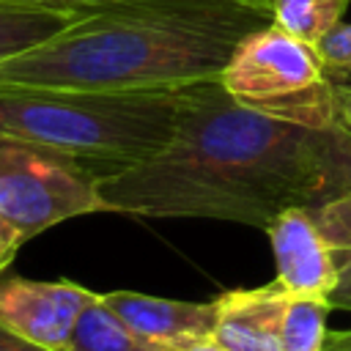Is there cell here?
I'll return each mask as SVG.
<instances>
[{
	"label": "cell",
	"instance_id": "6da1fadb",
	"mask_svg": "<svg viewBox=\"0 0 351 351\" xmlns=\"http://www.w3.org/2000/svg\"><path fill=\"white\" fill-rule=\"evenodd\" d=\"M104 211L206 217L266 230L285 208L324 203L318 129L239 104L219 80L181 88L170 143L148 162L96 181Z\"/></svg>",
	"mask_w": 351,
	"mask_h": 351
},
{
	"label": "cell",
	"instance_id": "7a4b0ae2",
	"mask_svg": "<svg viewBox=\"0 0 351 351\" xmlns=\"http://www.w3.org/2000/svg\"><path fill=\"white\" fill-rule=\"evenodd\" d=\"M271 25L255 0H112L0 60V88L176 90L219 80L233 49Z\"/></svg>",
	"mask_w": 351,
	"mask_h": 351
},
{
	"label": "cell",
	"instance_id": "3957f363",
	"mask_svg": "<svg viewBox=\"0 0 351 351\" xmlns=\"http://www.w3.org/2000/svg\"><path fill=\"white\" fill-rule=\"evenodd\" d=\"M178 110L181 88H0V137L55 154L99 181L156 156L176 132Z\"/></svg>",
	"mask_w": 351,
	"mask_h": 351
},
{
	"label": "cell",
	"instance_id": "277c9868",
	"mask_svg": "<svg viewBox=\"0 0 351 351\" xmlns=\"http://www.w3.org/2000/svg\"><path fill=\"white\" fill-rule=\"evenodd\" d=\"M222 88L244 107L307 129L337 123L332 77L315 44L269 25L250 33L219 74Z\"/></svg>",
	"mask_w": 351,
	"mask_h": 351
},
{
	"label": "cell",
	"instance_id": "5b68a950",
	"mask_svg": "<svg viewBox=\"0 0 351 351\" xmlns=\"http://www.w3.org/2000/svg\"><path fill=\"white\" fill-rule=\"evenodd\" d=\"M93 211H104L93 176L55 154L0 137V219L22 244Z\"/></svg>",
	"mask_w": 351,
	"mask_h": 351
},
{
	"label": "cell",
	"instance_id": "8992f818",
	"mask_svg": "<svg viewBox=\"0 0 351 351\" xmlns=\"http://www.w3.org/2000/svg\"><path fill=\"white\" fill-rule=\"evenodd\" d=\"M99 293L71 280L0 277V324L52 351H69L74 326Z\"/></svg>",
	"mask_w": 351,
	"mask_h": 351
},
{
	"label": "cell",
	"instance_id": "52a82bcc",
	"mask_svg": "<svg viewBox=\"0 0 351 351\" xmlns=\"http://www.w3.org/2000/svg\"><path fill=\"white\" fill-rule=\"evenodd\" d=\"M266 233L277 263L274 282L288 296L329 302V293L337 282V269L313 214L304 206L285 208L266 225Z\"/></svg>",
	"mask_w": 351,
	"mask_h": 351
},
{
	"label": "cell",
	"instance_id": "ba28073f",
	"mask_svg": "<svg viewBox=\"0 0 351 351\" xmlns=\"http://www.w3.org/2000/svg\"><path fill=\"white\" fill-rule=\"evenodd\" d=\"M101 302L137 335L170 346L176 351H189L214 337L217 326V299L214 302H181L137 291H110Z\"/></svg>",
	"mask_w": 351,
	"mask_h": 351
},
{
	"label": "cell",
	"instance_id": "9c48e42d",
	"mask_svg": "<svg viewBox=\"0 0 351 351\" xmlns=\"http://www.w3.org/2000/svg\"><path fill=\"white\" fill-rule=\"evenodd\" d=\"M288 293L269 282L217 296L214 343L225 351H280V326Z\"/></svg>",
	"mask_w": 351,
	"mask_h": 351
},
{
	"label": "cell",
	"instance_id": "30bf717a",
	"mask_svg": "<svg viewBox=\"0 0 351 351\" xmlns=\"http://www.w3.org/2000/svg\"><path fill=\"white\" fill-rule=\"evenodd\" d=\"M69 351H176L132 332L104 302L101 293L80 315Z\"/></svg>",
	"mask_w": 351,
	"mask_h": 351
},
{
	"label": "cell",
	"instance_id": "8fae6325",
	"mask_svg": "<svg viewBox=\"0 0 351 351\" xmlns=\"http://www.w3.org/2000/svg\"><path fill=\"white\" fill-rule=\"evenodd\" d=\"M80 11L41 8V5H19L0 3V60L14 58L49 36L60 33L66 25L77 19Z\"/></svg>",
	"mask_w": 351,
	"mask_h": 351
},
{
	"label": "cell",
	"instance_id": "7c38bea8",
	"mask_svg": "<svg viewBox=\"0 0 351 351\" xmlns=\"http://www.w3.org/2000/svg\"><path fill=\"white\" fill-rule=\"evenodd\" d=\"M310 214L318 222L337 269V282L329 293V304L351 310V192L324 200Z\"/></svg>",
	"mask_w": 351,
	"mask_h": 351
},
{
	"label": "cell",
	"instance_id": "4fadbf2b",
	"mask_svg": "<svg viewBox=\"0 0 351 351\" xmlns=\"http://www.w3.org/2000/svg\"><path fill=\"white\" fill-rule=\"evenodd\" d=\"M348 3L351 0H269L271 25L293 38L318 44L335 25L343 22Z\"/></svg>",
	"mask_w": 351,
	"mask_h": 351
},
{
	"label": "cell",
	"instance_id": "5bb4252c",
	"mask_svg": "<svg viewBox=\"0 0 351 351\" xmlns=\"http://www.w3.org/2000/svg\"><path fill=\"white\" fill-rule=\"evenodd\" d=\"M329 310L332 304L326 299L288 296L280 326V351H324Z\"/></svg>",
	"mask_w": 351,
	"mask_h": 351
},
{
	"label": "cell",
	"instance_id": "9a60e30c",
	"mask_svg": "<svg viewBox=\"0 0 351 351\" xmlns=\"http://www.w3.org/2000/svg\"><path fill=\"white\" fill-rule=\"evenodd\" d=\"M318 165L324 200L351 192V129L346 123L318 129Z\"/></svg>",
	"mask_w": 351,
	"mask_h": 351
},
{
	"label": "cell",
	"instance_id": "2e32d148",
	"mask_svg": "<svg viewBox=\"0 0 351 351\" xmlns=\"http://www.w3.org/2000/svg\"><path fill=\"white\" fill-rule=\"evenodd\" d=\"M315 47L329 74H351V22L335 25Z\"/></svg>",
	"mask_w": 351,
	"mask_h": 351
},
{
	"label": "cell",
	"instance_id": "e0dca14e",
	"mask_svg": "<svg viewBox=\"0 0 351 351\" xmlns=\"http://www.w3.org/2000/svg\"><path fill=\"white\" fill-rule=\"evenodd\" d=\"M335 90V110L337 121L351 129V74H329Z\"/></svg>",
	"mask_w": 351,
	"mask_h": 351
},
{
	"label": "cell",
	"instance_id": "ac0fdd59",
	"mask_svg": "<svg viewBox=\"0 0 351 351\" xmlns=\"http://www.w3.org/2000/svg\"><path fill=\"white\" fill-rule=\"evenodd\" d=\"M0 3H19V5H41V8H60V11H82V8H93L101 3H112V0H0ZM269 5V0H255ZM271 8V5H269Z\"/></svg>",
	"mask_w": 351,
	"mask_h": 351
},
{
	"label": "cell",
	"instance_id": "d6986e66",
	"mask_svg": "<svg viewBox=\"0 0 351 351\" xmlns=\"http://www.w3.org/2000/svg\"><path fill=\"white\" fill-rule=\"evenodd\" d=\"M19 247H22V241H19V239L3 225V219H0V274L11 266V261L16 258Z\"/></svg>",
	"mask_w": 351,
	"mask_h": 351
},
{
	"label": "cell",
	"instance_id": "ffe728a7",
	"mask_svg": "<svg viewBox=\"0 0 351 351\" xmlns=\"http://www.w3.org/2000/svg\"><path fill=\"white\" fill-rule=\"evenodd\" d=\"M0 351H52V348H44L33 340H25V337H19L16 332H11L0 324Z\"/></svg>",
	"mask_w": 351,
	"mask_h": 351
},
{
	"label": "cell",
	"instance_id": "44dd1931",
	"mask_svg": "<svg viewBox=\"0 0 351 351\" xmlns=\"http://www.w3.org/2000/svg\"><path fill=\"white\" fill-rule=\"evenodd\" d=\"M324 351H351V329L348 332H326Z\"/></svg>",
	"mask_w": 351,
	"mask_h": 351
},
{
	"label": "cell",
	"instance_id": "7402d4cb",
	"mask_svg": "<svg viewBox=\"0 0 351 351\" xmlns=\"http://www.w3.org/2000/svg\"><path fill=\"white\" fill-rule=\"evenodd\" d=\"M189 351H225V348L217 346L214 340H206V343H200V346H195V348H189Z\"/></svg>",
	"mask_w": 351,
	"mask_h": 351
}]
</instances>
